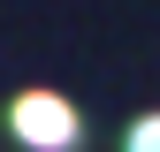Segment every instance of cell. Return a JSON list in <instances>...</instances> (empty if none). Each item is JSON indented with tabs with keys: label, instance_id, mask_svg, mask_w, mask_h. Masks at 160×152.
Listing matches in <instances>:
<instances>
[{
	"label": "cell",
	"instance_id": "6da1fadb",
	"mask_svg": "<svg viewBox=\"0 0 160 152\" xmlns=\"http://www.w3.org/2000/svg\"><path fill=\"white\" fill-rule=\"evenodd\" d=\"M8 129H15V145H31V152H76L84 114H76L61 91H15L8 99Z\"/></svg>",
	"mask_w": 160,
	"mask_h": 152
},
{
	"label": "cell",
	"instance_id": "7a4b0ae2",
	"mask_svg": "<svg viewBox=\"0 0 160 152\" xmlns=\"http://www.w3.org/2000/svg\"><path fill=\"white\" fill-rule=\"evenodd\" d=\"M122 152H160V114H137L122 129Z\"/></svg>",
	"mask_w": 160,
	"mask_h": 152
}]
</instances>
